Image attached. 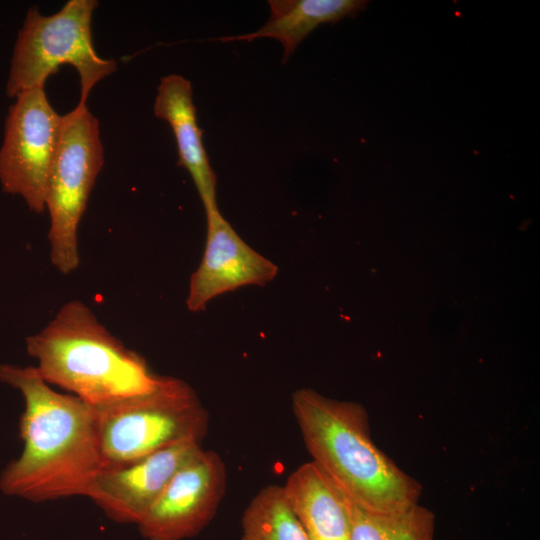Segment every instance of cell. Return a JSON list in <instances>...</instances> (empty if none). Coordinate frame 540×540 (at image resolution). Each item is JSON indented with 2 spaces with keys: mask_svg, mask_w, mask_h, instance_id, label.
<instances>
[{
  "mask_svg": "<svg viewBox=\"0 0 540 540\" xmlns=\"http://www.w3.org/2000/svg\"><path fill=\"white\" fill-rule=\"evenodd\" d=\"M0 381L25 401L19 422L24 448L2 472V492L36 503L86 496L102 469L93 407L54 391L33 366L1 364Z\"/></svg>",
  "mask_w": 540,
  "mask_h": 540,
  "instance_id": "6da1fadb",
  "label": "cell"
},
{
  "mask_svg": "<svg viewBox=\"0 0 540 540\" xmlns=\"http://www.w3.org/2000/svg\"><path fill=\"white\" fill-rule=\"evenodd\" d=\"M292 410L312 461L355 504L393 513L418 503L421 484L373 442L361 404L301 388L292 395Z\"/></svg>",
  "mask_w": 540,
  "mask_h": 540,
  "instance_id": "7a4b0ae2",
  "label": "cell"
},
{
  "mask_svg": "<svg viewBox=\"0 0 540 540\" xmlns=\"http://www.w3.org/2000/svg\"><path fill=\"white\" fill-rule=\"evenodd\" d=\"M26 349L49 385L91 406L145 393L160 376L78 300L64 304L40 332L29 336Z\"/></svg>",
  "mask_w": 540,
  "mask_h": 540,
  "instance_id": "3957f363",
  "label": "cell"
},
{
  "mask_svg": "<svg viewBox=\"0 0 540 540\" xmlns=\"http://www.w3.org/2000/svg\"><path fill=\"white\" fill-rule=\"evenodd\" d=\"M102 469L118 468L184 440L202 442L209 416L185 381L159 376L149 391L92 406Z\"/></svg>",
  "mask_w": 540,
  "mask_h": 540,
  "instance_id": "277c9868",
  "label": "cell"
},
{
  "mask_svg": "<svg viewBox=\"0 0 540 540\" xmlns=\"http://www.w3.org/2000/svg\"><path fill=\"white\" fill-rule=\"evenodd\" d=\"M97 6L95 0H69L50 16L36 6L27 11L11 58L8 97L44 87L50 75L69 64L80 78L79 104H86L93 87L117 69L114 59L100 57L93 46L91 22Z\"/></svg>",
  "mask_w": 540,
  "mask_h": 540,
  "instance_id": "5b68a950",
  "label": "cell"
},
{
  "mask_svg": "<svg viewBox=\"0 0 540 540\" xmlns=\"http://www.w3.org/2000/svg\"><path fill=\"white\" fill-rule=\"evenodd\" d=\"M103 164L98 120L86 104L78 103L62 116L45 201L50 260L64 275L78 268V227Z\"/></svg>",
  "mask_w": 540,
  "mask_h": 540,
  "instance_id": "8992f818",
  "label": "cell"
},
{
  "mask_svg": "<svg viewBox=\"0 0 540 540\" xmlns=\"http://www.w3.org/2000/svg\"><path fill=\"white\" fill-rule=\"evenodd\" d=\"M14 99L0 148V183L6 193L21 196L31 211L42 213L62 116L50 105L44 87L25 90Z\"/></svg>",
  "mask_w": 540,
  "mask_h": 540,
  "instance_id": "52a82bcc",
  "label": "cell"
},
{
  "mask_svg": "<svg viewBox=\"0 0 540 540\" xmlns=\"http://www.w3.org/2000/svg\"><path fill=\"white\" fill-rule=\"evenodd\" d=\"M226 468L214 451L201 450L171 479L137 524L146 540H185L212 520L226 489Z\"/></svg>",
  "mask_w": 540,
  "mask_h": 540,
  "instance_id": "ba28073f",
  "label": "cell"
},
{
  "mask_svg": "<svg viewBox=\"0 0 540 540\" xmlns=\"http://www.w3.org/2000/svg\"><path fill=\"white\" fill-rule=\"evenodd\" d=\"M201 450L200 441L184 440L125 466L101 469L86 497L111 520L137 525L174 475Z\"/></svg>",
  "mask_w": 540,
  "mask_h": 540,
  "instance_id": "9c48e42d",
  "label": "cell"
},
{
  "mask_svg": "<svg viewBox=\"0 0 540 540\" xmlns=\"http://www.w3.org/2000/svg\"><path fill=\"white\" fill-rule=\"evenodd\" d=\"M205 215V249L186 299L191 312L205 310L210 300L237 288L264 286L278 273V267L244 242L218 208Z\"/></svg>",
  "mask_w": 540,
  "mask_h": 540,
  "instance_id": "30bf717a",
  "label": "cell"
},
{
  "mask_svg": "<svg viewBox=\"0 0 540 540\" xmlns=\"http://www.w3.org/2000/svg\"><path fill=\"white\" fill-rule=\"evenodd\" d=\"M154 114L172 128L178 165L191 175L205 211L218 208L217 178L202 142L203 131L197 124L191 82L177 74L162 77L157 88Z\"/></svg>",
  "mask_w": 540,
  "mask_h": 540,
  "instance_id": "8fae6325",
  "label": "cell"
},
{
  "mask_svg": "<svg viewBox=\"0 0 540 540\" xmlns=\"http://www.w3.org/2000/svg\"><path fill=\"white\" fill-rule=\"evenodd\" d=\"M282 488L308 540H350L341 493L317 464L311 461L299 466Z\"/></svg>",
  "mask_w": 540,
  "mask_h": 540,
  "instance_id": "7c38bea8",
  "label": "cell"
},
{
  "mask_svg": "<svg viewBox=\"0 0 540 540\" xmlns=\"http://www.w3.org/2000/svg\"><path fill=\"white\" fill-rule=\"evenodd\" d=\"M270 17L257 31L218 38L222 42L253 41L258 38L278 40L284 49L283 62L319 25L334 24L365 10L366 0H270Z\"/></svg>",
  "mask_w": 540,
  "mask_h": 540,
  "instance_id": "4fadbf2b",
  "label": "cell"
},
{
  "mask_svg": "<svg viewBox=\"0 0 540 540\" xmlns=\"http://www.w3.org/2000/svg\"><path fill=\"white\" fill-rule=\"evenodd\" d=\"M339 491L347 511L350 540H435V515L428 508L416 503L398 512L376 513Z\"/></svg>",
  "mask_w": 540,
  "mask_h": 540,
  "instance_id": "5bb4252c",
  "label": "cell"
},
{
  "mask_svg": "<svg viewBox=\"0 0 540 540\" xmlns=\"http://www.w3.org/2000/svg\"><path fill=\"white\" fill-rule=\"evenodd\" d=\"M241 540H308L282 486H265L253 497L243 513Z\"/></svg>",
  "mask_w": 540,
  "mask_h": 540,
  "instance_id": "9a60e30c",
  "label": "cell"
}]
</instances>
